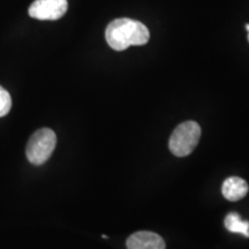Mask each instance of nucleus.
I'll list each match as a JSON object with an SVG mask.
<instances>
[{"mask_svg": "<svg viewBox=\"0 0 249 249\" xmlns=\"http://www.w3.org/2000/svg\"><path fill=\"white\" fill-rule=\"evenodd\" d=\"M225 227L227 231L232 233H239L249 238V222L248 220H242L239 213H231L225 218Z\"/></svg>", "mask_w": 249, "mask_h": 249, "instance_id": "nucleus-7", "label": "nucleus"}, {"mask_svg": "<svg viewBox=\"0 0 249 249\" xmlns=\"http://www.w3.org/2000/svg\"><path fill=\"white\" fill-rule=\"evenodd\" d=\"M55 144L57 136L50 128H42L33 134L28 141L26 155L28 160L34 165H42L51 157Z\"/></svg>", "mask_w": 249, "mask_h": 249, "instance_id": "nucleus-3", "label": "nucleus"}, {"mask_svg": "<svg viewBox=\"0 0 249 249\" xmlns=\"http://www.w3.org/2000/svg\"><path fill=\"white\" fill-rule=\"evenodd\" d=\"M248 40H249V33H248Z\"/></svg>", "mask_w": 249, "mask_h": 249, "instance_id": "nucleus-10", "label": "nucleus"}, {"mask_svg": "<svg viewBox=\"0 0 249 249\" xmlns=\"http://www.w3.org/2000/svg\"><path fill=\"white\" fill-rule=\"evenodd\" d=\"M246 30H247V31H248V33H249V23H247V24H246Z\"/></svg>", "mask_w": 249, "mask_h": 249, "instance_id": "nucleus-9", "label": "nucleus"}, {"mask_svg": "<svg viewBox=\"0 0 249 249\" xmlns=\"http://www.w3.org/2000/svg\"><path fill=\"white\" fill-rule=\"evenodd\" d=\"M249 191L248 183L239 177H230L223 182L222 193L226 200L235 202L244 198Z\"/></svg>", "mask_w": 249, "mask_h": 249, "instance_id": "nucleus-6", "label": "nucleus"}, {"mask_svg": "<svg viewBox=\"0 0 249 249\" xmlns=\"http://www.w3.org/2000/svg\"><path fill=\"white\" fill-rule=\"evenodd\" d=\"M127 249H165V241L157 233L140 231L127 239Z\"/></svg>", "mask_w": 249, "mask_h": 249, "instance_id": "nucleus-5", "label": "nucleus"}, {"mask_svg": "<svg viewBox=\"0 0 249 249\" xmlns=\"http://www.w3.org/2000/svg\"><path fill=\"white\" fill-rule=\"evenodd\" d=\"M67 0H35L29 7V15L37 20H59L66 14Z\"/></svg>", "mask_w": 249, "mask_h": 249, "instance_id": "nucleus-4", "label": "nucleus"}, {"mask_svg": "<svg viewBox=\"0 0 249 249\" xmlns=\"http://www.w3.org/2000/svg\"><path fill=\"white\" fill-rule=\"evenodd\" d=\"M201 138V127L195 121H185L180 124L171 135L169 147L177 157H186L192 154Z\"/></svg>", "mask_w": 249, "mask_h": 249, "instance_id": "nucleus-2", "label": "nucleus"}, {"mask_svg": "<svg viewBox=\"0 0 249 249\" xmlns=\"http://www.w3.org/2000/svg\"><path fill=\"white\" fill-rule=\"evenodd\" d=\"M105 38L111 49L124 51L132 45H144L150 38L148 28L132 18H116L108 24Z\"/></svg>", "mask_w": 249, "mask_h": 249, "instance_id": "nucleus-1", "label": "nucleus"}, {"mask_svg": "<svg viewBox=\"0 0 249 249\" xmlns=\"http://www.w3.org/2000/svg\"><path fill=\"white\" fill-rule=\"evenodd\" d=\"M12 107V98L9 92L0 86V117H5L9 113Z\"/></svg>", "mask_w": 249, "mask_h": 249, "instance_id": "nucleus-8", "label": "nucleus"}]
</instances>
